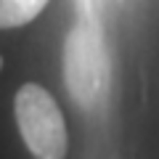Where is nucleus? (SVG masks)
<instances>
[{
  "instance_id": "3",
  "label": "nucleus",
  "mask_w": 159,
  "mask_h": 159,
  "mask_svg": "<svg viewBox=\"0 0 159 159\" xmlns=\"http://www.w3.org/2000/svg\"><path fill=\"white\" fill-rule=\"evenodd\" d=\"M51 0H0V29H16L34 21Z\"/></svg>"
},
{
  "instance_id": "4",
  "label": "nucleus",
  "mask_w": 159,
  "mask_h": 159,
  "mask_svg": "<svg viewBox=\"0 0 159 159\" xmlns=\"http://www.w3.org/2000/svg\"><path fill=\"white\" fill-rule=\"evenodd\" d=\"M0 66H3V58H0Z\"/></svg>"
},
{
  "instance_id": "1",
  "label": "nucleus",
  "mask_w": 159,
  "mask_h": 159,
  "mask_svg": "<svg viewBox=\"0 0 159 159\" xmlns=\"http://www.w3.org/2000/svg\"><path fill=\"white\" fill-rule=\"evenodd\" d=\"M64 80L82 109H93L109 90V53L96 24L80 21L64 43Z\"/></svg>"
},
{
  "instance_id": "2",
  "label": "nucleus",
  "mask_w": 159,
  "mask_h": 159,
  "mask_svg": "<svg viewBox=\"0 0 159 159\" xmlns=\"http://www.w3.org/2000/svg\"><path fill=\"white\" fill-rule=\"evenodd\" d=\"M16 125L34 159L66 157V125L61 109L45 88L27 82L16 93Z\"/></svg>"
}]
</instances>
